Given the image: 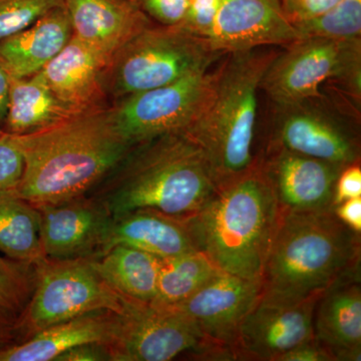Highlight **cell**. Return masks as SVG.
Here are the masks:
<instances>
[{"instance_id":"ba28073f","label":"cell","mask_w":361,"mask_h":361,"mask_svg":"<svg viewBox=\"0 0 361 361\" xmlns=\"http://www.w3.org/2000/svg\"><path fill=\"white\" fill-rule=\"evenodd\" d=\"M270 122L263 149H286L341 167L360 163V113L324 92L292 103L272 104Z\"/></svg>"},{"instance_id":"1f68e13d","label":"cell","mask_w":361,"mask_h":361,"mask_svg":"<svg viewBox=\"0 0 361 361\" xmlns=\"http://www.w3.org/2000/svg\"><path fill=\"white\" fill-rule=\"evenodd\" d=\"M142 13L157 23L182 26L186 20L189 0H133Z\"/></svg>"},{"instance_id":"83f0119b","label":"cell","mask_w":361,"mask_h":361,"mask_svg":"<svg viewBox=\"0 0 361 361\" xmlns=\"http://www.w3.org/2000/svg\"><path fill=\"white\" fill-rule=\"evenodd\" d=\"M292 26L297 39H361V0H341L320 16Z\"/></svg>"},{"instance_id":"ab89813d","label":"cell","mask_w":361,"mask_h":361,"mask_svg":"<svg viewBox=\"0 0 361 361\" xmlns=\"http://www.w3.org/2000/svg\"><path fill=\"white\" fill-rule=\"evenodd\" d=\"M9 342H7L6 341H2V339H0V348H2V346L6 345V344H8Z\"/></svg>"},{"instance_id":"e0dca14e","label":"cell","mask_w":361,"mask_h":361,"mask_svg":"<svg viewBox=\"0 0 361 361\" xmlns=\"http://www.w3.org/2000/svg\"><path fill=\"white\" fill-rule=\"evenodd\" d=\"M106 65V59L73 35L40 73L59 103L77 115L111 106L104 89Z\"/></svg>"},{"instance_id":"44dd1931","label":"cell","mask_w":361,"mask_h":361,"mask_svg":"<svg viewBox=\"0 0 361 361\" xmlns=\"http://www.w3.org/2000/svg\"><path fill=\"white\" fill-rule=\"evenodd\" d=\"M65 6L51 9L32 25L0 39V68L9 78H26L44 70L73 37Z\"/></svg>"},{"instance_id":"7402d4cb","label":"cell","mask_w":361,"mask_h":361,"mask_svg":"<svg viewBox=\"0 0 361 361\" xmlns=\"http://www.w3.org/2000/svg\"><path fill=\"white\" fill-rule=\"evenodd\" d=\"M115 312L94 311L37 331L20 343L0 348V361H56L61 353L85 343L108 344Z\"/></svg>"},{"instance_id":"d6a6232c","label":"cell","mask_w":361,"mask_h":361,"mask_svg":"<svg viewBox=\"0 0 361 361\" xmlns=\"http://www.w3.org/2000/svg\"><path fill=\"white\" fill-rule=\"evenodd\" d=\"M339 1L341 0H280V4L292 25L320 16Z\"/></svg>"},{"instance_id":"30bf717a","label":"cell","mask_w":361,"mask_h":361,"mask_svg":"<svg viewBox=\"0 0 361 361\" xmlns=\"http://www.w3.org/2000/svg\"><path fill=\"white\" fill-rule=\"evenodd\" d=\"M106 348L111 361H169L187 353L203 360H226L184 313L126 297L122 310L115 312Z\"/></svg>"},{"instance_id":"52a82bcc","label":"cell","mask_w":361,"mask_h":361,"mask_svg":"<svg viewBox=\"0 0 361 361\" xmlns=\"http://www.w3.org/2000/svg\"><path fill=\"white\" fill-rule=\"evenodd\" d=\"M325 82L361 99V39L294 40L278 51L261 90L271 103L287 104L322 96Z\"/></svg>"},{"instance_id":"60d3db41","label":"cell","mask_w":361,"mask_h":361,"mask_svg":"<svg viewBox=\"0 0 361 361\" xmlns=\"http://www.w3.org/2000/svg\"><path fill=\"white\" fill-rule=\"evenodd\" d=\"M4 134V130L1 129V128H0V137H1L2 135Z\"/></svg>"},{"instance_id":"d4e9b609","label":"cell","mask_w":361,"mask_h":361,"mask_svg":"<svg viewBox=\"0 0 361 361\" xmlns=\"http://www.w3.org/2000/svg\"><path fill=\"white\" fill-rule=\"evenodd\" d=\"M0 252L28 264L44 261L39 209L11 191L0 192Z\"/></svg>"},{"instance_id":"484cf974","label":"cell","mask_w":361,"mask_h":361,"mask_svg":"<svg viewBox=\"0 0 361 361\" xmlns=\"http://www.w3.org/2000/svg\"><path fill=\"white\" fill-rule=\"evenodd\" d=\"M200 251L161 259L157 295L152 305L172 308L184 302L220 272Z\"/></svg>"},{"instance_id":"4dcf8cb0","label":"cell","mask_w":361,"mask_h":361,"mask_svg":"<svg viewBox=\"0 0 361 361\" xmlns=\"http://www.w3.org/2000/svg\"><path fill=\"white\" fill-rule=\"evenodd\" d=\"M218 6V0H189L186 20L180 27L212 42Z\"/></svg>"},{"instance_id":"74e56055","label":"cell","mask_w":361,"mask_h":361,"mask_svg":"<svg viewBox=\"0 0 361 361\" xmlns=\"http://www.w3.org/2000/svg\"><path fill=\"white\" fill-rule=\"evenodd\" d=\"M9 77L0 68V128L2 129L6 121L7 104H8Z\"/></svg>"},{"instance_id":"9c48e42d","label":"cell","mask_w":361,"mask_h":361,"mask_svg":"<svg viewBox=\"0 0 361 361\" xmlns=\"http://www.w3.org/2000/svg\"><path fill=\"white\" fill-rule=\"evenodd\" d=\"M125 297L106 284L90 258L44 261L37 264L32 298L13 325L14 337L26 338L40 330L94 312H120Z\"/></svg>"},{"instance_id":"9a60e30c","label":"cell","mask_w":361,"mask_h":361,"mask_svg":"<svg viewBox=\"0 0 361 361\" xmlns=\"http://www.w3.org/2000/svg\"><path fill=\"white\" fill-rule=\"evenodd\" d=\"M37 208L45 259L71 260L99 254L111 217L94 199L82 197Z\"/></svg>"},{"instance_id":"f1b7e54d","label":"cell","mask_w":361,"mask_h":361,"mask_svg":"<svg viewBox=\"0 0 361 361\" xmlns=\"http://www.w3.org/2000/svg\"><path fill=\"white\" fill-rule=\"evenodd\" d=\"M65 0H0V39L32 25Z\"/></svg>"},{"instance_id":"d6986e66","label":"cell","mask_w":361,"mask_h":361,"mask_svg":"<svg viewBox=\"0 0 361 361\" xmlns=\"http://www.w3.org/2000/svg\"><path fill=\"white\" fill-rule=\"evenodd\" d=\"M314 338L334 361L361 360L360 273L323 292L314 311Z\"/></svg>"},{"instance_id":"f546056e","label":"cell","mask_w":361,"mask_h":361,"mask_svg":"<svg viewBox=\"0 0 361 361\" xmlns=\"http://www.w3.org/2000/svg\"><path fill=\"white\" fill-rule=\"evenodd\" d=\"M25 171V157L16 135L0 137V192L13 191Z\"/></svg>"},{"instance_id":"3957f363","label":"cell","mask_w":361,"mask_h":361,"mask_svg":"<svg viewBox=\"0 0 361 361\" xmlns=\"http://www.w3.org/2000/svg\"><path fill=\"white\" fill-rule=\"evenodd\" d=\"M361 234L349 229L334 209L280 212L261 277V296L295 303L360 273Z\"/></svg>"},{"instance_id":"ac0fdd59","label":"cell","mask_w":361,"mask_h":361,"mask_svg":"<svg viewBox=\"0 0 361 361\" xmlns=\"http://www.w3.org/2000/svg\"><path fill=\"white\" fill-rule=\"evenodd\" d=\"M73 37L110 61L123 44L153 25L133 0H65Z\"/></svg>"},{"instance_id":"5bb4252c","label":"cell","mask_w":361,"mask_h":361,"mask_svg":"<svg viewBox=\"0 0 361 361\" xmlns=\"http://www.w3.org/2000/svg\"><path fill=\"white\" fill-rule=\"evenodd\" d=\"M260 168L280 212L334 209V186L344 167L273 147L263 149Z\"/></svg>"},{"instance_id":"8fae6325","label":"cell","mask_w":361,"mask_h":361,"mask_svg":"<svg viewBox=\"0 0 361 361\" xmlns=\"http://www.w3.org/2000/svg\"><path fill=\"white\" fill-rule=\"evenodd\" d=\"M216 77V70L202 71L115 102L111 106L118 130L132 145L187 132L208 108Z\"/></svg>"},{"instance_id":"8d00e7d4","label":"cell","mask_w":361,"mask_h":361,"mask_svg":"<svg viewBox=\"0 0 361 361\" xmlns=\"http://www.w3.org/2000/svg\"><path fill=\"white\" fill-rule=\"evenodd\" d=\"M334 212L349 229L361 234V197L334 206Z\"/></svg>"},{"instance_id":"277c9868","label":"cell","mask_w":361,"mask_h":361,"mask_svg":"<svg viewBox=\"0 0 361 361\" xmlns=\"http://www.w3.org/2000/svg\"><path fill=\"white\" fill-rule=\"evenodd\" d=\"M280 210L260 164L180 217L197 251L229 274L261 282Z\"/></svg>"},{"instance_id":"e575fe53","label":"cell","mask_w":361,"mask_h":361,"mask_svg":"<svg viewBox=\"0 0 361 361\" xmlns=\"http://www.w3.org/2000/svg\"><path fill=\"white\" fill-rule=\"evenodd\" d=\"M111 361L110 351L104 343H85L61 353L56 361Z\"/></svg>"},{"instance_id":"f35d334b","label":"cell","mask_w":361,"mask_h":361,"mask_svg":"<svg viewBox=\"0 0 361 361\" xmlns=\"http://www.w3.org/2000/svg\"><path fill=\"white\" fill-rule=\"evenodd\" d=\"M13 338L14 331L13 324L0 320V339L11 343V341H13Z\"/></svg>"},{"instance_id":"2e32d148","label":"cell","mask_w":361,"mask_h":361,"mask_svg":"<svg viewBox=\"0 0 361 361\" xmlns=\"http://www.w3.org/2000/svg\"><path fill=\"white\" fill-rule=\"evenodd\" d=\"M212 44L219 51L285 47L297 39L280 0H218Z\"/></svg>"},{"instance_id":"603a6c76","label":"cell","mask_w":361,"mask_h":361,"mask_svg":"<svg viewBox=\"0 0 361 361\" xmlns=\"http://www.w3.org/2000/svg\"><path fill=\"white\" fill-rule=\"evenodd\" d=\"M73 116L45 82L42 73L26 78H9L8 104L2 130L8 134H32Z\"/></svg>"},{"instance_id":"7a4b0ae2","label":"cell","mask_w":361,"mask_h":361,"mask_svg":"<svg viewBox=\"0 0 361 361\" xmlns=\"http://www.w3.org/2000/svg\"><path fill=\"white\" fill-rule=\"evenodd\" d=\"M217 189L203 149L187 132L134 145L87 197L111 218L151 209L175 217L196 212Z\"/></svg>"},{"instance_id":"7c38bea8","label":"cell","mask_w":361,"mask_h":361,"mask_svg":"<svg viewBox=\"0 0 361 361\" xmlns=\"http://www.w3.org/2000/svg\"><path fill=\"white\" fill-rule=\"evenodd\" d=\"M322 295L295 303L260 296L240 325L232 349L234 360L276 361L296 346L314 341V311Z\"/></svg>"},{"instance_id":"8992f818","label":"cell","mask_w":361,"mask_h":361,"mask_svg":"<svg viewBox=\"0 0 361 361\" xmlns=\"http://www.w3.org/2000/svg\"><path fill=\"white\" fill-rule=\"evenodd\" d=\"M211 40L180 26L149 25L111 56L104 89L111 104L130 94L211 70L226 56Z\"/></svg>"},{"instance_id":"836d02e7","label":"cell","mask_w":361,"mask_h":361,"mask_svg":"<svg viewBox=\"0 0 361 361\" xmlns=\"http://www.w3.org/2000/svg\"><path fill=\"white\" fill-rule=\"evenodd\" d=\"M361 197L360 163L351 164L341 171L334 186V207Z\"/></svg>"},{"instance_id":"ffe728a7","label":"cell","mask_w":361,"mask_h":361,"mask_svg":"<svg viewBox=\"0 0 361 361\" xmlns=\"http://www.w3.org/2000/svg\"><path fill=\"white\" fill-rule=\"evenodd\" d=\"M116 245L134 247L160 259L173 258L196 250L180 217L151 209H140L111 218L96 257Z\"/></svg>"},{"instance_id":"4316f807","label":"cell","mask_w":361,"mask_h":361,"mask_svg":"<svg viewBox=\"0 0 361 361\" xmlns=\"http://www.w3.org/2000/svg\"><path fill=\"white\" fill-rule=\"evenodd\" d=\"M37 265L0 255V320L16 324L32 298Z\"/></svg>"},{"instance_id":"5b68a950","label":"cell","mask_w":361,"mask_h":361,"mask_svg":"<svg viewBox=\"0 0 361 361\" xmlns=\"http://www.w3.org/2000/svg\"><path fill=\"white\" fill-rule=\"evenodd\" d=\"M278 51L275 47H263L226 54L216 68L215 90L208 108L187 130L203 149L217 187L260 164L259 92Z\"/></svg>"},{"instance_id":"d590c367","label":"cell","mask_w":361,"mask_h":361,"mask_svg":"<svg viewBox=\"0 0 361 361\" xmlns=\"http://www.w3.org/2000/svg\"><path fill=\"white\" fill-rule=\"evenodd\" d=\"M276 361H334V360L329 351L314 339L287 351L280 355Z\"/></svg>"},{"instance_id":"6da1fadb","label":"cell","mask_w":361,"mask_h":361,"mask_svg":"<svg viewBox=\"0 0 361 361\" xmlns=\"http://www.w3.org/2000/svg\"><path fill=\"white\" fill-rule=\"evenodd\" d=\"M16 137L25 171L11 192L37 207L89 196L134 146L118 130L111 106Z\"/></svg>"},{"instance_id":"4fadbf2b","label":"cell","mask_w":361,"mask_h":361,"mask_svg":"<svg viewBox=\"0 0 361 361\" xmlns=\"http://www.w3.org/2000/svg\"><path fill=\"white\" fill-rule=\"evenodd\" d=\"M261 291V282L220 271L200 290L172 308L193 320L206 341L232 360L240 325Z\"/></svg>"},{"instance_id":"cb8c5ba5","label":"cell","mask_w":361,"mask_h":361,"mask_svg":"<svg viewBox=\"0 0 361 361\" xmlns=\"http://www.w3.org/2000/svg\"><path fill=\"white\" fill-rule=\"evenodd\" d=\"M90 259L99 276L116 293L140 302H153L161 259L126 245L111 247L102 255Z\"/></svg>"}]
</instances>
